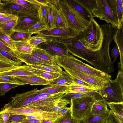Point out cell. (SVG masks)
Instances as JSON below:
<instances>
[{"label":"cell","instance_id":"cell-32","mask_svg":"<svg viewBox=\"0 0 123 123\" xmlns=\"http://www.w3.org/2000/svg\"><path fill=\"white\" fill-rule=\"evenodd\" d=\"M8 0L10 2L24 6L37 11L38 7L41 5L37 2L35 0Z\"/></svg>","mask_w":123,"mask_h":123},{"label":"cell","instance_id":"cell-7","mask_svg":"<svg viewBox=\"0 0 123 123\" xmlns=\"http://www.w3.org/2000/svg\"><path fill=\"white\" fill-rule=\"evenodd\" d=\"M66 92V91L52 94H39L33 98L29 105L24 108L52 111L53 107Z\"/></svg>","mask_w":123,"mask_h":123},{"label":"cell","instance_id":"cell-53","mask_svg":"<svg viewBox=\"0 0 123 123\" xmlns=\"http://www.w3.org/2000/svg\"><path fill=\"white\" fill-rule=\"evenodd\" d=\"M35 1L40 5L48 6L52 4L51 0H35Z\"/></svg>","mask_w":123,"mask_h":123},{"label":"cell","instance_id":"cell-44","mask_svg":"<svg viewBox=\"0 0 123 123\" xmlns=\"http://www.w3.org/2000/svg\"><path fill=\"white\" fill-rule=\"evenodd\" d=\"M70 104L69 100L65 98L61 99L53 107L52 111L58 113L61 109Z\"/></svg>","mask_w":123,"mask_h":123},{"label":"cell","instance_id":"cell-26","mask_svg":"<svg viewBox=\"0 0 123 123\" xmlns=\"http://www.w3.org/2000/svg\"><path fill=\"white\" fill-rule=\"evenodd\" d=\"M110 110L123 123V102L118 103H108Z\"/></svg>","mask_w":123,"mask_h":123},{"label":"cell","instance_id":"cell-57","mask_svg":"<svg viewBox=\"0 0 123 123\" xmlns=\"http://www.w3.org/2000/svg\"><path fill=\"white\" fill-rule=\"evenodd\" d=\"M14 16L10 14L0 12V18L4 17H11Z\"/></svg>","mask_w":123,"mask_h":123},{"label":"cell","instance_id":"cell-27","mask_svg":"<svg viewBox=\"0 0 123 123\" xmlns=\"http://www.w3.org/2000/svg\"><path fill=\"white\" fill-rule=\"evenodd\" d=\"M87 96L101 97L99 92H65L61 99L65 98L70 101L71 99Z\"/></svg>","mask_w":123,"mask_h":123},{"label":"cell","instance_id":"cell-49","mask_svg":"<svg viewBox=\"0 0 123 123\" xmlns=\"http://www.w3.org/2000/svg\"><path fill=\"white\" fill-rule=\"evenodd\" d=\"M0 49L5 50L8 52L11 55L18 59V56L15 53L16 51L8 47L0 41Z\"/></svg>","mask_w":123,"mask_h":123},{"label":"cell","instance_id":"cell-60","mask_svg":"<svg viewBox=\"0 0 123 123\" xmlns=\"http://www.w3.org/2000/svg\"><path fill=\"white\" fill-rule=\"evenodd\" d=\"M105 123H111L110 119L107 117V119Z\"/></svg>","mask_w":123,"mask_h":123},{"label":"cell","instance_id":"cell-4","mask_svg":"<svg viewBox=\"0 0 123 123\" xmlns=\"http://www.w3.org/2000/svg\"><path fill=\"white\" fill-rule=\"evenodd\" d=\"M96 7L92 12L93 17L104 20L118 28V20L116 0H96Z\"/></svg>","mask_w":123,"mask_h":123},{"label":"cell","instance_id":"cell-36","mask_svg":"<svg viewBox=\"0 0 123 123\" xmlns=\"http://www.w3.org/2000/svg\"><path fill=\"white\" fill-rule=\"evenodd\" d=\"M52 123H78V122L72 118L70 110L63 116H58Z\"/></svg>","mask_w":123,"mask_h":123},{"label":"cell","instance_id":"cell-9","mask_svg":"<svg viewBox=\"0 0 123 123\" xmlns=\"http://www.w3.org/2000/svg\"><path fill=\"white\" fill-rule=\"evenodd\" d=\"M2 1L4 4L0 10V13L11 14L18 18L37 16V11L10 2L8 0H3Z\"/></svg>","mask_w":123,"mask_h":123},{"label":"cell","instance_id":"cell-48","mask_svg":"<svg viewBox=\"0 0 123 123\" xmlns=\"http://www.w3.org/2000/svg\"><path fill=\"white\" fill-rule=\"evenodd\" d=\"M26 116L18 114H10V121L11 123H19L25 119Z\"/></svg>","mask_w":123,"mask_h":123},{"label":"cell","instance_id":"cell-23","mask_svg":"<svg viewBox=\"0 0 123 123\" xmlns=\"http://www.w3.org/2000/svg\"><path fill=\"white\" fill-rule=\"evenodd\" d=\"M31 54L54 65H56L54 61V56L43 49L34 47Z\"/></svg>","mask_w":123,"mask_h":123},{"label":"cell","instance_id":"cell-40","mask_svg":"<svg viewBox=\"0 0 123 123\" xmlns=\"http://www.w3.org/2000/svg\"><path fill=\"white\" fill-rule=\"evenodd\" d=\"M8 83L16 84L20 86L25 84L14 77L7 75H0V84Z\"/></svg>","mask_w":123,"mask_h":123},{"label":"cell","instance_id":"cell-59","mask_svg":"<svg viewBox=\"0 0 123 123\" xmlns=\"http://www.w3.org/2000/svg\"><path fill=\"white\" fill-rule=\"evenodd\" d=\"M4 4V3L2 2V0H0V10L2 8Z\"/></svg>","mask_w":123,"mask_h":123},{"label":"cell","instance_id":"cell-42","mask_svg":"<svg viewBox=\"0 0 123 123\" xmlns=\"http://www.w3.org/2000/svg\"><path fill=\"white\" fill-rule=\"evenodd\" d=\"M46 41V40L43 37L40 35H37L31 37L27 41L33 47H36L40 44Z\"/></svg>","mask_w":123,"mask_h":123},{"label":"cell","instance_id":"cell-45","mask_svg":"<svg viewBox=\"0 0 123 123\" xmlns=\"http://www.w3.org/2000/svg\"><path fill=\"white\" fill-rule=\"evenodd\" d=\"M18 67L10 63L0 60V72H4L16 68Z\"/></svg>","mask_w":123,"mask_h":123},{"label":"cell","instance_id":"cell-52","mask_svg":"<svg viewBox=\"0 0 123 123\" xmlns=\"http://www.w3.org/2000/svg\"><path fill=\"white\" fill-rule=\"evenodd\" d=\"M107 117L110 119L111 123H122L110 110Z\"/></svg>","mask_w":123,"mask_h":123},{"label":"cell","instance_id":"cell-33","mask_svg":"<svg viewBox=\"0 0 123 123\" xmlns=\"http://www.w3.org/2000/svg\"><path fill=\"white\" fill-rule=\"evenodd\" d=\"M68 27L66 18L61 10H57L55 23V28Z\"/></svg>","mask_w":123,"mask_h":123},{"label":"cell","instance_id":"cell-22","mask_svg":"<svg viewBox=\"0 0 123 123\" xmlns=\"http://www.w3.org/2000/svg\"><path fill=\"white\" fill-rule=\"evenodd\" d=\"M0 75H7L13 77L37 76L27 70L25 68L23 65L12 70L0 72Z\"/></svg>","mask_w":123,"mask_h":123},{"label":"cell","instance_id":"cell-17","mask_svg":"<svg viewBox=\"0 0 123 123\" xmlns=\"http://www.w3.org/2000/svg\"><path fill=\"white\" fill-rule=\"evenodd\" d=\"M49 85H59L69 87L73 84V77L65 71H62L57 78L49 81Z\"/></svg>","mask_w":123,"mask_h":123},{"label":"cell","instance_id":"cell-11","mask_svg":"<svg viewBox=\"0 0 123 123\" xmlns=\"http://www.w3.org/2000/svg\"><path fill=\"white\" fill-rule=\"evenodd\" d=\"M65 71L71 76L80 79L91 85L97 89L99 92L104 90L105 88L109 86L111 80L94 77L88 75L69 68L62 67Z\"/></svg>","mask_w":123,"mask_h":123},{"label":"cell","instance_id":"cell-35","mask_svg":"<svg viewBox=\"0 0 123 123\" xmlns=\"http://www.w3.org/2000/svg\"><path fill=\"white\" fill-rule=\"evenodd\" d=\"M107 117L91 115L83 120L78 122V123H105Z\"/></svg>","mask_w":123,"mask_h":123},{"label":"cell","instance_id":"cell-28","mask_svg":"<svg viewBox=\"0 0 123 123\" xmlns=\"http://www.w3.org/2000/svg\"><path fill=\"white\" fill-rule=\"evenodd\" d=\"M16 51L24 54H31L33 47L30 45L27 41H14Z\"/></svg>","mask_w":123,"mask_h":123},{"label":"cell","instance_id":"cell-54","mask_svg":"<svg viewBox=\"0 0 123 123\" xmlns=\"http://www.w3.org/2000/svg\"><path fill=\"white\" fill-rule=\"evenodd\" d=\"M70 107L65 106L61 109L58 112L59 116H62L65 115L70 110Z\"/></svg>","mask_w":123,"mask_h":123},{"label":"cell","instance_id":"cell-13","mask_svg":"<svg viewBox=\"0 0 123 123\" xmlns=\"http://www.w3.org/2000/svg\"><path fill=\"white\" fill-rule=\"evenodd\" d=\"M80 32L76 31L69 27H65L47 29L35 34L48 37H76Z\"/></svg>","mask_w":123,"mask_h":123},{"label":"cell","instance_id":"cell-15","mask_svg":"<svg viewBox=\"0 0 123 123\" xmlns=\"http://www.w3.org/2000/svg\"><path fill=\"white\" fill-rule=\"evenodd\" d=\"M18 59L22 62H24L26 65L37 64H45L49 65H54L44 61L36 56L31 54H24L19 53L17 51L16 52Z\"/></svg>","mask_w":123,"mask_h":123},{"label":"cell","instance_id":"cell-37","mask_svg":"<svg viewBox=\"0 0 123 123\" xmlns=\"http://www.w3.org/2000/svg\"><path fill=\"white\" fill-rule=\"evenodd\" d=\"M0 41L8 47L16 51L13 41L9 36L4 33L0 29Z\"/></svg>","mask_w":123,"mask_h":123},{"label":"cell","instance_id":"cell-29","mask_svg":"<svg viewBox=\"0 0 123 123\" xmlns=\"http://www.w3.org/2000/svg\"><path fill=\"white\" fill-rule=\"evenodd\" d=\"M29 66L33 68L44 71L61 74L62 71V69L58 65H49L38 64L31 65Z\"/></svg>","mask_w":123,"mask_h":123},{"label":"cell","instance_id":"cell-19","mask_svg":"<svg viewBox=\"0 0 123 123\" xmlns=\"http://www.w3.org/2000/svg\"><path fill=\"white\" fill-rule=\"evenodd\" d=\"M25 84L48 85L49 81L37 76H24L14 77Z\"/></svg>","mask_w":123,"mask_h":123},{"label":"cell","instance_id":"cell-38","mask_svg":"<svg viewBox=\"0 0 123 123\" xmlns=\"http://www.w3.org/2000/svg\"><path fill=\"white\" fill-rule=\"evenodd\" d=\"M47 29H48V28L45 23L39 21L33 26L29 30L28 33L32 35Z\"/></svg>","mask_w":123,"mask_h":123},{"label":"cell","instance_id":"cell-39","mask_svg":"<svg viewBox=\"0 0 123 123\" xmlns=\"http://www.w3.org/2000/svg\"><path fill=\"white\" fill-rule=\"evenodd\" d=\"M83 7L92 12L96 8V0H76Z\"/></svg>","mask_w":123,"mask_h":123},{"label":"cell","instance_id":"cell-50","mask_svg":"<svg viewBox=\"0 0 123 123\" xmlns=\"http://www.w3.org/2000/svg\"><path fill=\"white\" fill-rule=\"evenodd\" d=\"M111 59L112 58H114L113 61L112 62L113 64L116 61L117 57L120 55V53L119 49L118 46L117 44L115 45L113 49L111 50Z\"/></svg>","mask_w":123,"mask_h":123},{"label":"cell","instance_id":"cell-47","mask_svg":"<svg viewBox=\"0 0 123 123\" xmlns=\"http://www.w3.org/2000/svg\"><path fill=\"white\" fill-rule=\"evenodd\" d=\"M117 8L118 20V28L121 27L123 25V6L116 4Z\"/></svg>","mask_w":123,"mask_h":123},{"label":"cell","instance_id":"cell-24","mask_svg":"<svg viewBox=\"0 0 123 123\" xmlns=\"http://www.w3.org/2000/svg\"><path fill=\"white\" fill-rule=\"evenodd\" d=\"M39 90L37 92L39 94H52L66 91L69 87L59 85H49Z\"/></svg>","mask_w":123,"mask_h":123},{"label":"cell","instance_id":"cell-43","mask_svg":"<svg viewBox=\"0 0 123 123\" xmlns=\"http://www.w3.org/2000/svg\"><path fill=\"white\" fill-rule=\"evenodd\" d=\"M20 86L15 84L4 83L0 84V95H4L5 94L12 89L14 88Z\"/></svg>","mask_w":123,"mask_h":123},{"label":"cell","instance_id":"cell-58","mask_svg":"<svg viewBox=\"0 0 123 123\" xmlns=\"http://www.w3.org/2000/svg\"><path fill=\"white\" fill-rule=\"evenodd\" d=\"M116 4L123 6V0H116Z\"/></svg>","mask_w":123,"mask_h":123},{"label":"cell","instance_id":"cell-34","mask_svg":"<svg viewBox=\"0 0 123 123\" xmlns=\"http://www.w3.org/2000/svg\"><path fill=\"white\" fill-rule=\"evenodd\" d=\"M31 36L29 33L13 31L9 37L13 41L19 42L27 41Z\"/></svg>","mask_w":123,"mask_h":123},{"label":"cell","instance_id":"cell-51","mask_svg":"<svg viewBox=\"0 0 123 123\" xmlns=\"http://www.w3.org/2000/svg\"><path fill=\"white\" fill-rule=\"evenodd\" d=\"M72 76L74 79V83L75 84L86 87L95 88L91 85L80 79Z\"/></svg>","mask_w":123,"mask_h":123},{"label":"cell","instance_id":"cell-55","mask_svg":"<svg viewBox=\"0 0 123 123\" xmlns=\"http://www.w3.org/2000/svg\"><path fill=\"white\" fill-rule=\"evenodd\" d=\"M43 120L25 119L19 123H40Z\"/></svg>","mask_w":123,"mask_h":123},{"label":"cell","instance_id":"cell-41","mask_svg":"<svg viewBox=\"0 0 123 123\" xmlns=\"http://www.w3.org/2000/svg\"><path fill=\"white\" fill-rule=\"evenodd\" d=\"M48 6L41 5L38 7L37 11V16L40 21L45 23L48 12Z\"/></svg>","mask_w":123,"mask_h":123},{"label":"cell","instance_id":"cell-5","mask_svg":"<svg viewBox=\"0 0 123 123\" xmlns=\"http://www.w3.org/2000/svg\"><path fill=\"white\" fill-rule=\"evenodd\" d=\"M60 8L66 18L68 27L73 30L79 32H82L89 24L90 21L82 17L69 6L65 0H60Z\"/></svg>","mask_w":123,"mask_h":123},{"label":"cell","instance_id":"cell-31","mask_svg":"<svg viewBox=\"0 0 123 123\" xmlns=\"http://www.w3.org/2000/svg\"><path fill=\"white\" fill-rule=\"evenodd\" d=\"M17 18L3 24H0V29L5 34L10 36L13 31L18 20Z\"/></svg>","mask_w":123,"mask_h":123},{"label":"cell","instance_id":"cell-8","mask_svg":"<svg viewBox=\"0 0 123 123\" xmlns=\"http://www.w3.org/2000/svg\"><path fill=\"white\" fill-rule=\"evenodd\" d=\"M9 112L10 114H18L26 116H33L39 120H47L53 122L58 116V113L54 111H47L34 109L29 108H7L2 109Z\"/></svg>","mask_w":123,"mask_h":123},{"label":"cell","instance_id":"cell-20","mask_svg":"<svg viewBox=\"0 0 123 123\" xmlns=\"http://www.w3.org/2000/svg\"><path fill=\"white\" fill-rule=\"evenodd\" d=\"M107 103L102 99L98 100L93 105L91 114L107 117L110 111Z\"/></svg>","mask_w":123,"mask_h":123},{"label":"cell","instance_id":"cell-14","mask_svg":"<svg viewBox=\"0 0 123 123\" xmlns=\"http://www.w3.org/2000/svg\"><path fill=\"white\" fill-rule=\"evenodd\" d=\"M39 21H40L37 16L18 18L17 24L13 31L28 33L29 30L33 26Z\"/></svg>","mask_w":123,"mask_h":123},{"label":"cell","instance_id":"cell-1","mask_svg":"<svg viewBox=\"0 0 123 123\" xmlns=\"http://www.w3.org/2000/svg\"><path fill=\"white\" fill-rule=\"evenodd\" d=\"M78 35L72 37H57L56 41L65 44L68 53L87 62L96 69L109 74L113 72L109 50H89L80 41Z\"/></svg>","mask_w":123,"mask_h":123},{"label":"cell","instance_id":"cell-18","mask_svg":"<svg viewBox=\"0 0 123 123\" xmlns=\"http://www.w3.org/2000/svg\"><path fill=\"white\" fill-rule=\"evenodd\" d=\"M67 4L74 10L82 17L90 21L93 17L92 12L83 7L76 0H65Z\"/></svg>","mask_w":123,"mask_h":123},{"label":"cell","instance_id":"cell-2","mask_svg":"<svg viewBox=\"0 0 123 123\" xmlns=\"http://www.w3.org/2000/svg\"><path fill=\"white\" fill-rule=\"evenodd\" d=\"M54 61L60 67L69 68L78 72L91 76L111 80V76L85 63L73 55L55 56Z\"/></svg>","mask_w":123,"mask_h":123},{"label":"cell","instance_id":"cell-12","mask_svg":"<svg viewBox=\"0 0 123 123\" xmlns=\"http://www.w3.org/2000/svg\"><path fill=\"white\" fill-rule=\"evenodd\" d=\"M37 47L43 49L53 56L68 55V52L66 45L59 42L47 40L38 45Z\"/></svg>","mask_w":123,"mask_h":123},{"label":"cell","instance_id":"cell-3","mask_svg":"<svg viewBox=\"0 0 123 123\" xmlns=\"http://www.w3.org/2000/svg\"><path fill=\"white\" fill-rule=\"evenodd\" d=\"M101 97L87 96L71 99L70 111L72 118L78 122L85 120L91 115L93 105Z\"/></svg>","mask_w":123,"mask_h":123},{"label":"cell","instance_id":"cell-6","mask_svg":"<svg viewBox=\"0 0 123 123\" xmlns=\"http://www.w3.org/2000/svg\"><path fill=\"white\" fill-rule=\"evenodd\" d=\"M99 92L107 103L123 102V72L118 71L116 79L111 80L109 86Z\"/></svg>","mask_w":123,"mask_h":123},{"label":"cell","instance_id":"cell-25","mask_svg":"<svg viewBox=\"0 0 123 123\" xmlns=\"http://www.w3.org/2000/svg\"><path fill=\"white\" fill-rule=\"evenodd\" d=\"M57 10L52 4L48 6V12L45 22L48 29L54 28L56 14Z\"/></svg>","mask_w":123,"mask_h":123},{"label":"cell","instance_id":"cell-21","mask_svg":"<svg viewBox=\"0 0 123 123\" xmlns=\"http://www.w3.org/2000/svg\"><path fill=\"white\" fill-rule=\"evenodd\" d=\"M27 71L30 72L39 76L49 81L57 77L60 74L46 71L37 69L26 65H23Z\"/></svg>","mask_w":123,"mask_h":123},{"label":"cell","instance_id":"cell-30","mask_svg":"<svg viewBox=\"0 0 123 123\" xmlns=\"http://www.w3.org/2000/svg\"><path fill=\"white\" fill-rule=\"evenodd\" d=\"M98 90L95 88L84 87L74 83L73 84L69 87L66 92H97Z\"/></svg>","mask_w":123,"mask_h":123},{"label":"cell","instance_id":"cell-10","mask_svg":"<svg viewBox=\"0 0 123 123\" xmlns=\"http://www.w3.org/2000/svg\"><path fill=\"white\" fill-rule=\"evenodd\" d=\"M38 90L35 88L25 92L17 93L11 98V101L6 104L2 109L24 108L29 105L33 98L38 95Z\"/></svg>","mask_w":123,"mask_h":123},{"label":"cell","instance_id":"cell-16","mask_svg":"<svg viewBox=\"0 0 123 123\" xmlns=\"http://www.w3.org/2000/svg\"><path fill=\"white\" fill-rule=\"evenodd\" d=\"M123 25L118 28L114 37V40L118 47L120 53V60L118 64V71H123Z\"/></svg>","mask_w":123,"mask_h":123},{"label":"cell","instance_id":"cell-56","mask_svg":"<svg viewBox=\"0 0 123 123\" xmlns=\"http://www.w3.org/2000/svg\"><path fill=\"white\" fill-rule=\"evenodd\" d=\"M18 18L14 16L11 17H7L0 18V24H3L9 20Z\"/></svg>","mask_w":123,"mask_h":123},{"label":"cell","instance_id":"cell-46","mask_svg":"<svg viewBox=\"0 0 123 123\" xmlns=\"http://www.w3.org/2000/svg\"><path fill=\"white\" fill-rule=\"evenodd\" d=\"M10 114L4 110L0 111V123H11L10 120Z\"/></svg>","mask_w":123,"mask_h":123}]
</instances>
